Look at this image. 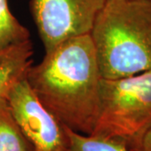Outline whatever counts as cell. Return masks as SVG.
Masks as SVG:
<instances>
[{"mask_svg":"<svg viewBox=\"0 0 151 151\" xmlns=\"http://www.w3.org/2000/svg\"><path fill=\"white\" fill-rule=\"evenodd\" d=\"M0 151H35L17 124L7 99L0 100Z\"/></svg>","mask_w":151,"mask_h":151,"instance_id":"7","label":"cell"},{"mask_svg":"<svg viewBox=\"0 0 151 151\" xmlns=\"http://www.w3.org/2000/svg\"><path fill=\"white\" fill-rule=\"evenodd\" d=\"M151 125V70L127 77L102 78L92 135L124 142L129 148Z\"/></svg>","mask_w":151,"mask_h":151,"instance_id":"3","label":"cell"},{"mask_svg":"<svg viewBox=\"0 0 151 151\" xmlns=\"http://www.w3.org/2000/svg\"><path fill=\"white\" fill-rule=\"evenodd\" d=\"M66 151H131L122 141L92 134H83L65 127Z\"/></svg>","mask_w":151,"mask_h":151,"instance_id":"9","label":"cell"},{"mask_svg":"<svg viewBox=\"0 0 151 151\" xmlns=\"http://www.w3.org/2000/svg\"><path fill=\"white\" fill-rule=\"evenodd\" d=\"M102 78L90 34L58 44L26 74L31 90L50 113L65 127L88 135L97 123Z\"/></svg>","mask_w":151,"mask_h":151,"instance_id":"1","label":"cell"},{"mask_svg":"<svg viewBox=\"0 0 151 151\" xmlns=\"http://www.w3.org/2000/svg\"><path fill=\"white\" fill-rule=\"evenodd\" d=\"M29 40L30 34L11 13L8 0H0V51Z\"/></svg>","mask_w":151,"mask_h":151,"instance_id":"8","label":"cell"},{"mask_svg":"<svg viewBox=\"0 0 151 151\" xmlns=\"http://www.w3.org/2000/svg\"><path fill=\"white\" fill-rule=\"evenodd\" d=\"M7 101L17 124L35 150L66 151L65 126L39 101L26 76L13 86Z\"/></svg>","mask_w":151,"mask_h":151,"instance_id":"5","label":"cell"},{"mask_svg":"<svg viewBox=\"0 0 151 151\" xmlns=\"http://www.w3.org/2000/svg\"><path fill=\"white\" fill-rule=\"evenodd\" d=\"M90 35L103 78L151 70V0H107Z\"/></svg>","mask_w":151,"mask_h":151,"instance_id":"2","label":"cell"},{"mask_svg":"<svg viewBox=\"0 0 151 151\" xmlns=\"http://www.w3.org/2000/svg\"><path fill=\"white\" fill-rule=\"evenodd\" d=\"M107 0H30L33 19L48 52L70 38L89 35Z\"/></svg>","mask_w":151,"mask_h":151,"instance_id":"4","label":"cell"},{"mask_svg":"<svg viewBox=\"0 0 151 151\" xmlns=\"http://www.w3.org/2000/svg\"><path fill=\"white\" fill-rule=\"evenodd\" d=\"M32 55L30 40L0 51V100L7 99L13 86L26 76Z\"/></svg>","mask_w":151,"mask_h":151,"instance_id":"6","label":"cell"},{"mask_svg":"<svg viewBox=\"0 0 151 151\" xmlns=\"http://www.w3.org/2000/svg\"><path fill=\"white\" fill-rule=\"evenodd\" d=\"M129 149L131 151H151V125Z\"/></svg>","mask_w":151,"mask_h":151,"instance_id":"10","label":"cell"}]
</instances>
